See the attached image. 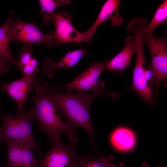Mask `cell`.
Masks as SVG:
<instances>
[{
  "label": "cell",
  "instance_id": "44dd1931",
  "mask_svg": "<svg viewBox=\"0 0 167 167\" xmlns=\"http://www.w3.org/2000/svg\"><path fill=\"white\" fill-rule=\"evenodd\" d=\"M11 65L0 56V77L2 75L9 71Z\"/></svg>",
  "mask_w": 167,
  "mask_h": 167
},
{
  "label": "cell",
  "instance_id": "7a4b0ae2",
  "mask_svg": "<svg viewBox=\"0 0 167 167\" xmlns=\"http://www.w3.org/2000/svg\"><path fill=\"white\" fill-rule=\"evenodd\" d=\"M51 92L58 109L64 115L67 122L75 127L84 129L90 137L96 150L99 152L94 139L95 129L90 113L92 101L101 94L78 92L76 93L55 91L50 88Z\"/></svg>",
  "mask_w": 167,
  "mask_h": 167
},
{
  "label": "cell",
  "instance_id": "2e32d148",
  "mask_svg": "<svg viewBox=\"0 0 167 167\" xmlns=\"http://www.w3.org/2000/svg\"><path fill=\"white\" fill-rule=\"evenodd\" d=\"M41 7V13L43 15L42 25L49 22L50 15L54 13L57 7H63L70 4V0H39L38 1Z\"/></svg>",
  "mask_w": 167,
  "mask_h": 167
},
{
  "label": "cell",
  "instance_id": "30bf717a",
  "mask_svg": "<svg viewBox=\"0 0 167 167\" xmlns=\"http://www.w3.org/2000/svg\"><path fill=\"white\" fill-rule=\"evenodd\" d=\"M8 162L3 167H39V161L29 146L13 140L7 141Z\"/></svg>",
  "mask_w": 167,
  "mask_h": 167
},
{
  "label": "cell",
  "instance_id": "7402d4cb",
  "mask_svg": "<svg viewBox=\"0 0 167 167\" xmlns=\"http://www.w3.org/2000/svg\"><path fill=\"white\" fill-rule=\"evenodd\" d=\"M39 62L35 57H34L30 61L29 63L30 65L34 68L37 69L39 65Z\"/></svg>",
  "mask_w": 167,
  "mask_h": 167
},
{
  "label": "cell",
  "instance_id": "6da1fadb",
  "mask_svg": "<svg viewBox=\"0 0 167 167\" xmlns=\"http://www.w3.org/2000/svg\"><path fill=\"white\" fill-rule=\"evenodd\" d=\"M35 94L31 110L34 118L37 121L39 131L46 132L50 142L61 140L62 135L66 134L71 145L76 146L79 139L75 127L64 121L61 118L53 98L48 83L45 82L34 86Z\"/></svg>",
  "mask_w": 167,
  "mask_h": 167
},
{
  "label": "cell",
  "instance_id": "9a60e30c",
  "mask_svg": "<svg viewBox=\"0 0 167 167\" xmlns=\"http://www.w3.org/2000/svg\"><path fill=\"white\" fill-rule=\"evenodd\" d=\"M14 14V11H11L6 20L0 26V56L10 65L14 64L17 66L18 61L13 57L9 45L11 41L9 28L13 22L12 18Z\"/></svg>",
  "mask_w": 167,
  "mask_h": 167
},
{
  "label": "cell",
  "instance_id": "d6986e66",
  "mask_svg": "<svg viewBox=\"0 0 167 167\" xmlns=\"http://www.w3.org/2000/svg\"><path fill=\"white\" fill-rule=\"evenodd\" d=\"M32 45H24L18 51L17 57L19 60L17 66L19 68L28 64L31 60L34 57L32 53Z\"/></svg>",
  "mask_w": 167,
  "mask_h": 167
},
{
  "label": "cell",
  "instance_id": "ac0fdd59",
  "mask_svg": "<svg viewBox=\"0 0 167 167\" xmlns=\"http://www.w3.org/2000/svg\"><path fill=\"white\" fill-rule=\"evenodd\" d=\"M78 167H117L102 155L95 158L86 155L79 156Z\"/></svg>",
  "mask_w": 167,
  "mask_h": 167
},
{
  "label": "cell",
  "instance_id": "52a82bcc",
  "mask_svg": "<svg viewBox=\"0 0 167 167\" xmlns=\"http://www.w3.org/2000/svg\"><path fill=\"white\" fill-rule=\"evenodd\" d=\"M39 161V167H78L79 157L76 147L67 145L60 140Z\"/></svg>",
  "mask_w": 167,
  "mask_h": 167
},
{
  "label": "cell",
  "instance_id": "3957f363",
  "mask_svg": "<svg viewBox=\"0 0 167 167\" xmlns=\"http://www.w3.org/2000/svg\"><path fill=\"white\" fill-rule=\"evenodd\" d=\"M3 125L0 128V142L6 143L11 139L24 144L39 152L32 130L34 118L31 109L23 110L19 114L14 116L10 113L6 115L0 114Z\"/></svg>",
  "mask_w": 167,
  "mask_h": 167
},
{
  "label": "cell",
  "instance_id": "277c9868",
  "mask_svg": "<svg viewBox=\"0 0 167 167\" xmlns=\"http://www.w3.org/2000/svg\"><path fill=\"white\" fill-rule=\"evenodd\" d=\"M144 43L149 47L151 55L150 67L153 74L155 91L161 82H166L167 77V39L166 33L161 37L155 36L153 33L143 34Z\"/></svg>",
  "mask_w": 167,
  "mask_h": 167
},
{
  "label": "cell",
  "instance_id": "ba28073f",
  "mask_svg": "<svg viewBox=\"0 0 167 167\" xmlns=\"http://www.w3.org/2000/svg\"><path fill=\"white\" fill-rule=\"evenodd\" d=\"M72 20V16L67 11H58L50 15L49 22L53 21L55 27L54 45L83 42L82 34L73 25Z\"/></svg>",
  "mask_w": 167,
  "mask_h": 167
},
{
  "label": "cell",
  "instance_id": "e0dca14e",
  "mask_svg": "<svg viewBox=\"0 0 167 167\" xmlns=\"http://www.w3.org/2000/svg\"><path fill=\"white\" fill-rule=\"evenodd\" d=\"M167 18V0H164L158 8L150 23L145 28L144 32L153 33L159 25H165Z\"/></svg>",
  "mask_w": 167,
  "mask_h": 167
},
{
  "label": "cell",
  "instance_id": "ffe728a7",
  "mask_svg": "<svg viewBox=\"0 0 167 167\" xmlns=\"http://www.w3.org/2000/svg\"><path fill=\"white\" fill-rule=\"evenodd\" d=\"M19 69L24 76L30 75L39 70L38 68L36 69L29 64L21 67Z\"/></svg>",
  "mask_w": 167,
  "mask_h": 167
},
{
  "label": "cell",
  "instance_id": "9c48e42d",
  "mask_svg": "<svg viewBox=\"0 0 167 167\" xmlns=\"http://www.w3.org/2000/svg\"><path fill=\"white\" fill-rule=\"evenodd\" d=\"M39 70L29 76H24L22 78L12 82L3 83L0 86V92H4L17 103V112L20 113L23 106L28 98L30 90L36 85L40 84Z\"/></svg>",
  "mask_w": 167,
  "mask_h": 167
},
{
  "label": "cell",
  "instance_id": "cb8c5ba5",
  "mask_svg": "<svg viewBox=\"0 0 167 167\" xmlns=\"http://www.w3.org/2000/svg\"><path fill=\"white\" fill-rule=\"evenodd\" d=\"M119 167H125V165L124 164L121 162L119 164Z\"/></svg>",
  "mask_w": 167,
  "mask_h": 167
},
{
  "label": "cell",
  "instance_id": "8992f818",
  "mask_svg": "<svg viewBox=\"0 0 167 167\" xmlns=\"http://www.w3.org/2000/svg\"><path fill=\"white\" fill-rule=\"evenodd\" d=\"M54 32L45 34L34 23L19 20L13 21L9 31L10 41H18L24 45L43 44L50 48L54 45Z\"/></svg>",
  "mask_w": 167,
  "mask_h": 167
},
{
  "label": "cell",
  "instance_id": "4fadbf2b",
  "mask_svg": "<svg viewBox=\"0 0 167 167\" xmlns=\"http://www.w3.org/2000/svg\"><path fill=\"white\" fill-rule=\"evenodd\" d=\"M125 45L121 51L108 62L104 70L115 72L121 75L125 69L131 66L133 54L135 52V45L133 36L130 35L124 39Z\"/></svg>",
  "mask_w": 167,
  "mask_h": 167
},
{
  "label": "cell",
  "instance_id": "8fae6325",
  "mask_svg": "<svg viewBox=\"0 0 167 167\" xmlns=\"http://www.w3.org/2000/svg\"><path fill=\"white\" fill-rule=\"evenodd\" d=\"M120 2L119 0H107L106 1L93 25L87 31L82 32L83 41L90 43L97 28L107 20H111V24L114 26H119L122 24L123 19L119 14Z\"/></svg>",
  "mask_w": 167,
  "mask_h": 167
},
{
  "label": "cell",
  "instance_id": "603a6c76",
  "mask_svg": "<svg viewBox=\"0 0 167 167\" xmlns=\"http://www.w3.org/2000/svg\"><path fill=\"white\" fill-rule=\"evenodd\" d=\"M141 167H149V165L146 163H143ZM157 167H162L161 165H159Z\"/></svg>",
  "mask_w": 167,
  "mask_h": 167
},
{
  "label": "cell",
  "instance_id": "5bb4252c",
  "mask_svg": "<svg viewBox=\"0 0 167 167\" xmlns=\"http://www.w3.org/2000/svg\"><path fill=\"white\" fill-rule=\"evenodd\" d=\"M112 145L121 151H127L134 147L135 138L133 132L130 129L121 127L115 129L110 138Z\"/></svg>",
  "mask_w": 167,
  "mask_h": 167
},
{
  "label": "cell",
  "instance_id": "7c38bea8",
  "mask_svg": "<svg viewBox=\"0 0 167 167\" xmlns=\"http://www.w3.org/2000/svg\"><path fill=\"white\" fill-rule=\"evenodd\" d=\"M87 53L84 48L74 50H68L60 60L55 62L54 59L47 58L44 59L42 64L43 73L49 78L54 76L55 70L61 68L69 69L76 65L80 59Z\"/></svg>",
  "mask_w": 167,
  "mask_h": 167
},
{
  "label": "cell",
  "instance_id": "5b68a950",
  "mask_svg": "<svg viewBox=\"0 0 167 167\" xmlns=\"http://www.w3.org/2000/svg\"><path fill=\"white\" fill-rule=\"evenodd\" d=\"M108 59L94 63L85 69L75 79L62 86L53 85L54 89L66 90L68 92L74 90L78 92L91 90L93 93L101 94L105 89L104 82L100 78V75L106 66Z\"/></svg>",
  "mask_w": 167,
  "mask_h": 167
}]
</instances>
